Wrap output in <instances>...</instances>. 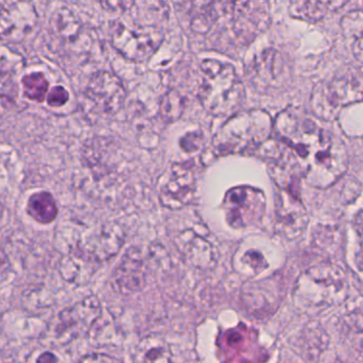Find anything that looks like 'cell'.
<instances>
[{
	"instance_id": "obj_25",
	"label": "cell",
	"mask_w": 363,
	"mask_h": 363,
	"mask_svg": "<svg viewBox=\"0 0 363 363\" xmlns=\"http://www.w3.org/2000/svg\"><path fill=\"white\" fill-rule=\"evenodd\" d=\"M46 99L49 106L53 107V108H59V107L64 106L69 100V94H68L65 87L57 85V87L49 90Z\"/></svg>"
},
{
	"instance_id": "obj_20",
	"label": "cell",
	"mask_w": 363,
	"mask_h": 363,
	"mask_svg": "<svg viewBox=\"0 0 363 363\" xmlns=\"http://www.w3.org/2000/svg\"><path fill=\"white\" fill-rule=\"evenodd\" d=\"M185 110V100L180 92L168 90L160 102V115L167 123L179 121Z\"/></svg>"
},
{
	"instance_id": "obj_31",
	"label": "cell",
	"mask_w": 363,
	"mask_h": 363,
	"mask_svg": "<svg viewBox=\"0 0 363 363\" xmlns=\"http://www.w3.org/2000/svg\"><path fill=\"white\" fill-rule=\"evenodd\" d=\"M6 268H8V260H6L4 251L0 249V277L6 272Z\"/></svg>"
},
{
	"instance_id": "obj_9",
	"label": "cell",
	"mask_w": 363,
	"mask_h": 363,
	"mask_svg": "<svg viewBox=\"0 0 363 363\" xmlns=\"http://www.w3.org/2000/svg\"><path fill=\"white\" fill-rule=\"evenodd\" d=\"M85 96L102 112L115 114L123 108L127 99V91L123 81L116 75L99 70L89 78Z\"/></svg>"
},
{
	"instance_id": "obj_5",
	"label": "cell",
	"mask_w": 363,
	"mask_h": 363,
	"mask_svg": "<svg viewBox=\"0 0 363 363\" xmlns=\"http://www.w3.org/2000/svg\"><path fill=\"white\" fill-rule=\"evenodd\" d=\"M363 100V85L354 77H338L315 85L311 97L313 112L324 121L337 119L341 109Z\"/></svg>"
},
{
	"instance_id": "obj_11",
	"label": "cell",
	"mask_w": 363,
	"mask_h": 363,
	"mask_svg": "<svg viewBox=\"0 0 363 363\" xmlns=\"http://www.w3.org/2000/svg\"><path fill=\"white\" fill-rule=\"evenodd\" d=\"M101 315V306L95 296H89L72 308L63 311L59 318L55 334L63 343L85 334Z\"/></svg>"
},
{
	"instance_id": "obj_6",
	"label": "cell",
	"mask_w": 363,
	"mask_h": 363,
	"mask_svg": "<svg viewBox=\"0 0 363 363\" xmlns=\"http://www.w3.org/2000/svg\"><path fill=\"white\" fill-rule=\"evenodd\" d=\"M110 34L115 50L133 62L148 61L165 40V34L159 28H130L121 21L113 23Z\"/></svg>"
},
{
	"instance_id": "obj_33",
	"label": "cell",
	"mask_w": 363,
	"mask_h": 363,
	"mask_svg": "<svg viewBox=\"0 0 363 363\" xmlns=\"http://www.w3.org/2000/svg\"><path fill=\"white\" fill-rule=\"evenodd\" d=\"M352 11H358L363 13V0H356L355 8Z\"/></svg>"
},
{
	"instance_id": "obj_19",
	"label": "cell",
	"mask_w": 363,
	"mask_h": 363,
	"mask_svg": "<svg viewBox=\"0 0 363 363\" xmlns=\"http://www.w3.org/2000/svg\"><path fill=\"white\" fill-rule=\"evenodd\" d=\"M136 359L145 362H172V353L165 341L157 337H147L138 345Z\"/></svg>"
},
{
	"instance_id": "obj_4",
	"label": "cell",
	"mask_w": 363,
	"mask_h": 363,
	"mask_svg": "<svg viewBox=\"0 0 363 363\" xmlns=\"http://www.w3.org/2000/svg\"><path fill=\"white\" fill-rule=\"evenodd\" d=\"M298 292L307 303L315 306L339 304L347 298V276L340 266L323 262L301 277Z\"/></svg>"
},
{
	"instance_id": "obj_1",
	"label": "cell",
	"mask_w": 363,
	"mask_h": 363,
	"mask_svg": "<svg viewBox=\"0 0 363 363\" xmlns=\"http://www.w3.org/2000/svg\"><path fill=\"white\" fill-rule=\"evenodd\" d=\"M273 134L291 149L294 174L313 187L326 189L347 172L349 159L343 143L300 109L288 107L279 112L273 121Z\"/></svg>"
},
{
	"instance_id": "obj_8",
	"label": "cell",
	"mask_w": 363,
	"mask_h": 363,
	"mask_svg": "<svg viewBox=\"0 0 363 363\" xmlns=\"http://www.w3.org/2000/svg\"><path fill=\"white\" fill-rule=\"evenodd\" d=\"M223 207L228 225L233 228H245L262 219L264 210V194L247 185L234 188L226 193Z\"/></svg>"
},
{
	"instance_id": "obj_22",
	"label": "cell",
	"mask_w": 363,
	"mask_h": 363,
	"mask_svg": "<svg viewBox=\"0 0 363 363\" xmlns=\"http://www.w3.org/2000/svg\"><path fill=\"white\" fill-rule=\"evenodd\" d=\"M23 96L34 102H43L49 92V82L42 72H30L21 79Z\"/></svg>"
},
{
	"instance_id": "obj_23",
	"label": "cell",
	"mask_w": 363,
	"mask_h": 363,
	"mask_svg": "<svg viewBox=\"0 0 363 363\" xmlns=\"http://www.w3.org/2000/svg\"><path fill=\"white\" fill-rule=\"evenodd\" d=\"M343 334L356 350L363 351V310L353 311L343 320Z\"/></svg>"
},
{
	"instance_id": "obj_18",
	"label": "cell",
	"mask_w": 363,
	"mask_h": 363,
	"mask_svg": "<svg viewBox=\"0 0 363 363\" xmlns=\"http://www.w3.org/2000/svg\"><path fill=\"white\" fill-rule=\"evenodd\" d=\"M23 67L25 59L21 53L4 45L0 46V87L13 85Z\"/></svg>"
},
{
	"instance_id": "obj_10",
	"label": "cell",
	"mask_w": 363,
	"mask_h": 363,
	"mask_svg": "<svg viewBox=\"0 0 363 363\" xmlns=\"http://www.w3.org/2000/svg\"><path fill=\"white\" fill-rule=\"evenodd\" d=\"M179 10L190 17V28L196 33L211 31L220 15L228 11L242 8L247 0H174Z\"/></svg>"
},
{
	"instance_id": "obj_17",
	"label": "cell",
	"mask_w": 363,
	"mask_h": 363,
	"mask_svg": "<svg viewBox=\"0 0 363 363\" xmlns=\"http://www.w3.org/2000/svg\"><path fill=\"white\" fill-rule=\"evenodd\" d=\"M27 211L38 223L49 224L57 215L55 198L48 192H38L29 198Z\"/></svg>"
},
{
	"instance_id": "obj_13",
	"label": "cell",
	"mask_w": 363,
	"mask_h": 363,
	"mask_svg": "<svg viewBox=\"0 0 363 363\" xmlns=\"http://www.w3.org/2000/svg\"><path fill=\"white\" fill-rule=\"evenodd\" d=\"M277 230L288 240L298 238L306 229L308 215L298 195L283 189L277 195Z\"/></svg>"
},
{
	"instance_id": "obj_24",
	"label": "cell",
	"mask_w": 363,
	"mask_h": 363,
	"mask_svg": "<svg viewBox=\"0 0 363 363\" xmlns=\"http://www.w3.org/2000/svg\"><path fill=\"white\" fill-rule=\"evenodd\" d=\"M16 87L15 83L0 87V119L16 108L18 104V91Z\"/></svg>"
},
{
	"instance_id": "obj_3",
	"label": "cell",
	"mask_w": 363,
	"mask_h": 363,
	"mask_svg": "<svg viewBox=\"0 0 363 363\" xmlns=\"http://www.w3.org/2000/svg\"><path fill=\"white\" fill-rule=\"evenodd\" d=\"M272 134L273 119L267 111H238L218 130L213 146L221 156L256 151L272 138Z\"/></svg>"
},
{
	"instance_id": "obj_2",
	"label": "cell",
	"mask_w": 363,
	"mask_h": 363,
	"mask_svg": "<svg viewBox=\"0 0 363 363\" xmlns=\"http://www.w3.org/2000/svg\"><path fill=\"white\" fill-rule=\"evenodd\" d=\"M202 82L198 98L213 117H230L238 112L245 99V87L234 66L215 59L201 63Z\"/></svg>"
},
{
	"instance_id": "obj_12",
	"label": "cell",
	"mask_w": 363,
	"mask_h": 363,
	"mask_svg": "<svg viewBox=\"0 0 363 363\" xmlns=\"http://www.w3.org/2000/svg\"><path fill=\"white\" fill-rule=\"evenodd\" d=\"M194 189L196 177L190 164H174L162 185V204L174 210L183 208L191 202Z\"/></svg>"
},
{
	"instance_id": "obj_16",
	"label": "cell",
	"mask_w": 363,
	"mask_h": 363,
	"mask_svg": "<svg viewBox=\"0 0 363 363\" xmlns=\"http://www.w3.org/2000/svg\"><path fill=\"white\" fill-rule=\"evenodd\" d=\"M49 36L57 46L66 49L77 46L84 36V26L68 8L57 9L49 19Z\"/></svg>"
},
{
	"instance_id": "obj_14",
	"label": "cell",
	"mask_w": 363,
	"mask_h": 363,
	"mask_svg": "<svg viewBox=\"0 0 363 363\" xmlns=\"http://www.w3.org/2000/svg\"><path fill=\"white\" fill-rule=\"evenodd\" d=\"M146 268L140 251L136 247L128 249L113 274V285L119 293L132 294L144 289Z\"/></svg>"
},
{
	"instance_id": "obj_21",
	"label": "cell",
	"mask_w": 363,
	"mask_h": 363,
	"mask_svg": "<svg viewBox=\"0 0 363 363\" xmlns=\"http://www.w3.org/2000/svg\"><path fill=\"white\" fill-rule=\"evenodd\" d=\"M350 0H304V14L313 21H321L328 15L342 9Z\"/></svg>"
},
{
	"instance_id": "obj_30",
	"label": "cell",
	"mask_w": 363,
	"mask_h": 363,
	"mask_svg": "<svg viewBox=\"0 0 363 363\" xmlns=\"http://www.w3.org/2000/svg\"><path fill=\"white\" fill-rule=\"evenodd\" d=\"M81 362H118V360L115 359V358L108 357V356L101 355V357L99 358V355H91L87 356V357L83 358L81 359Z\"/></svg>"
},
{
	"instance_id": "obj_27",
	"label": "cell",
	"mask_w": 363,
	"mask_h": 363,
	"mask_svg": "<svg viewBox=\"0 0 363 363\" xmlns=\"http://www.w3.org/2000/svg\"><path fill=\"white\" fill-rule=\"evenodd\" d=\"M102 8L111 12H125L135 4V0H100Z\"/></svg>"
},
{
	"instance_id": "obj_32",
	"label": "cell",
	"mask_w": 363,
	"mask_h": 363,
	"mask_svg": "<svg viewBox=\"0 0 363 363\" xmlns=\"http://www.w3.org/2000/svg\"><path fill=\"white\" fill-rule=\"evenodd\" d=\"M356 264H357L358 268L360 269V270H363V251H360L359 254H358L357 257H356Z\"/></svg>"
},
{
	"instance_id": "obj_26",
	"label": "cell",
	"mask_w": 363,
	"mask_h": 363,
	"mask_svg": "<svg viewBox=\"0 0 363 363\" xmlns=\"http://www.w3.org/2000/svg\"><path fill=\"white\" fill-rule=\"evenodd\" d=\"M203 141H204V138L201 132H190L182 139L181 147L188 153L198 151L202 147Z\"/></svg>"
},
{
	"instance_id": "obj_15",
	"label": "cell",
	"mask_w": 363,
	"mask_h": 363,
	"mask_svg": "<svg viewBox=\"0 0 363 363\" xmlns=\"http://www.w3.org/2000/svg\"><path fill=\"white\" fill-rule=\"evenodd\" d=\"M125 239L123 227L115 222H111L86 241L82 249L83 256L91 261H106L121 251Z\"/></svg>"
},
{
	"instance_id": "obj_29",
	"label": "cell",
	"mask_w": 363,
	"mask_h": 363,
	"mask_svg": "<svg viewBox=\"0 0 363 363\" xmlns=\"http://www.w3.org/2000/svg\"><path fill=\"white\" fill-rule=\"evenodd\" d=\"M354 226H355V230L357 232L358 236L363 240V210L359 211V212L355 215Z\"/></svg>"
},
{
	"instance_id": "obj_28",
	"label": "cell",
	"mask_w": 363,
	"mask_h": 363,
	"mask_svg": "<svg viewBox=\"0 0 363 363\" xmlns=\"http://www.w3.org/2000/svg\"><path fill=\"white\" fill-rule=\"evenodd\" d=\"M353 53L356 59H357L360 63H363V33L362 36H358L357 40H356L353 47Z\"/></svg>"
},
{
	"instance_id": "obj_7",
	"label": "cell",
	"mask_w": 363,
	"mask_h": 363,
	"mask_svg": "<svg viewBox=\"0 0 363 363\" xmlns=\"http://www.w3.org/2000/svg\"><path fill=\"white\" fill-rule=\"evenodd\" d=\"M38 14L33 0H0V40L23 42L36 27Z\"/></svg>"
}]
</instances>
